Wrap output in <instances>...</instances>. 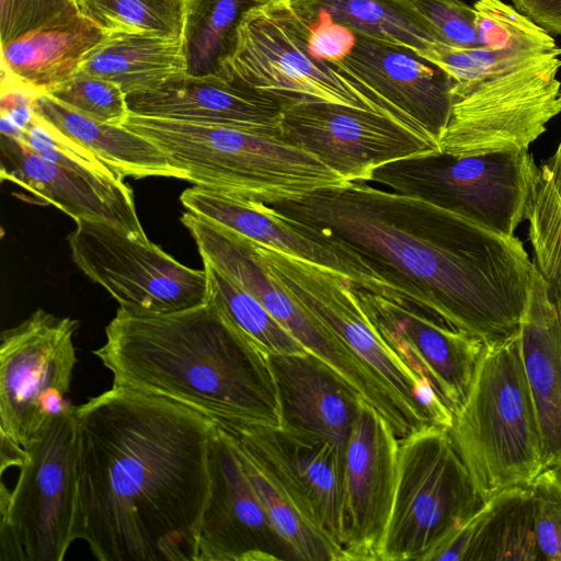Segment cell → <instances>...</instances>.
<instances>
[{"label":"cell","mask_w":561,"mask_h":561,"mask_svg":"<svg viewBox=\"0 0 561 561\" xmlns=\"http://www.w3.org/2000/svg\"><path fill=\"white\" fill-rule=\"evenodd\" d=\"M75 417L73 539L100 561H196L217 424L115 385Z\"/></svg>","instance_id":"cell-1"},{"label":"cell","mask_w":561,"mask_h":561,"mask_svg":"<svg viewBox=\"0 0 561 561\" xmlns=\"http://www.w3.org/2000/svg\"><path fill=\"white\" fill-rule=\"evenodd\" d=\"M270 206L350 244L403 297L485 344L518 333L536 266L515 236L363 181Z\"/></svg>","instance_id":"cell-2"},{"label":"cell","mask_w":561,"mask_h":561,"mask_svg":"<svg viewBox=\"0 0 561 561\" xmlns=\"http://www.w3.org/2000/svg\"><path fill=\"white\" fill-rule=\"evenodd\" d=\"M94 355L113 385L163 398L216 424L280 426L268 354L211 301L167 314L118 308Z\"/></svg>","instance_id":"cell-3"},{"label":"cell","mask_w":561,"mask_h":561,"mask_svg":"<svg viewBox=\"0 0 561 561\" xmlns=\"http://www.w3.org/2000/svg\"><path fill=\"white\" fill-rule=\"evenodd\" d=\"M428 62L453 81L440 153L460 158L527 150L561 113V48L510 53L440 45Z\"/></svg>","instance_id":"cell-4"},{"label":"cell","mask_w":561,"mask_h":561,"mask_svg":"<svg viewBox=\"0 0 561 561\" xmlns=\"http://www.w3.org/2000/svg\"><path fill=\"white\" fill-rule=\"evenodd\" d=\"M123 125L156 144L185 181L247 202L298 201L350 183L279 137L133 113Z\"/></svg>","instance_id":"cell-5"},{"label":"cell","mask_w":561,"mask_h":561,"mask_svg":"<svg viewBox=\"0 0 561 561\" xmlns=\"http://www.w3.org/2000/svg\"><path fill=\"white\" fill-rule=\"evenodd\" d=\"M449 432L484 502L506 489L529 485L542 470V438L519 332L485 344Z\"/></svg>","instance_id":"cell-6"},{"label":"cell","mask_w":561,"mask_h":561,"mask_svg":"<svg viewBox=\"0 0 561 561\" xmlns=\"http://www.w3.org/2000/svg\"><path fill=\"white\" fill-rule=\"evenodd\" d=\"M308 32V21L290 0L253 5L241 16L218 76L280 106L321 102L375 112L437 142L336 62L313 58L307 48Z\"/></svg>","instance_id":"cell-7"},{"label":"cell","mask_w":561,"mask_h":561,"mask_svg":"<svg viewBox=\"0 0 561 561\" xmlns=\"http://www.w3.org/2000/svg\"><path fill=\"white\" fill-rule=\"evenodd\" d=\"M484 504L449 427L399 438L393 506L378 561L422 560Z\"/></svg>","instance_id":"cell-8"},{"label":"cell","mask_w":561,"mask_h":561,"mask_svg":"<svg viewBox=\"0 0 561 561\" xmlns=\"http://www.w3.org/2000/svg\"><path fill=\"white\" fill-rule=\"evenodd\" d=\"M249 242L272 280L342 340L413 412L427 424L451 427L453 412L385 342L365 313L348 277L277 248Z\"/></svg>","instance_id":"cell-9"},{"label":"cell","mask_w":561,"mask_h":561,"mask_svg":"<svg viewBox=\"0 0 561 561\" xmlns=\"http://www.w3.org/2000/svg\"><path fill=\"white\" fill-rule=\"evenodd\" d=\"M538 173L528 149L460 158L439 153L382 165L370 182L421 197L497 233L514 236L526 219Z\"/></svg>","instance_id":"cell-10"},{"label":"cell","mask_w":561,"mask_h":561,"mask_svg":"<svg viewBox=\"0 0 561 561\" xmlns=\"http://www.w3.org/2000/svg\"><path fill=\"white\" fill-rule=\"evenodd\" d=\"M79 321L37 309L0 340L1 457L19 462L49 421L75 408L67 394L77 365Z\"/></svg>","instance_id":"cell-11"},{"label":"cell","mask_w":561,"mask_h":561,"mask_svg":"<svg viewBox=\"0 0 561 561\" xmlns=\"http://www.w3.org/2000/svg\"><path fill=\"white\" fill-rule=\"evenodd\" d=\"M75 410L49 421L24 450L14 486L1 488V561H61L75 541Z\"/></svg>","instance_id":"cell-12"},{"label":"cell","mask_w":561,"mask_h":561,"mask_svg":"<svg viewBox=\"0 0 561 561\" xmlns=\"http://www.w3.org/2000/svg\"><path fill=\"white\" fill-rule=\"evenodd\" d=\"M68 242L77 266L125 311L167 314L208 302L206 271L183 265L151 241L105 222L79 220Z\"/></svg>","instance_id":"cell-13"},{"label":"cell","mask_w":561,"mask_h":561,"mask_svg":"<svg viewBox=\"0 0 561 561\" xmlns=\"http://www.w3.org/2000/svg\"><path fill=\"white\" fill-rule=\"evenodd\" d=\"M279 138L347 182H370L382 165L440 153L437 142L385 115L321 102L282 106Z\"/></svg>","instance_id":"cell-14"},{"label":"cell","mask_w":561,"mask_h":561,"mask_svg":"<svg viewBox=\"0 0 561 561\" xmlns=\"http://www.w3.org/2000/svg\"><path fill=\"white\" fill-rule=\"evenodd\" d=\"M354 290L385 342L455 414L468 397L485 343L404 297L392 298L355 285Z\"/></svg>","instance_id":"cell-15"},{"label":"cell","mask_w":561,"mask_h":561,"mask_svg":"<svg viewBox=\"0 0 561 561\" xmlns=\"http://www.w3.org/2000/svg\"><path fill=\"white\" fill-rule=\"evenodd\" d=\"M209 474L196 561H295L244 470L233 434L218 424L209 444Z\"/></svg>","instance_id":"cell-16"},{"label":"cell","mask_w":561,"mask_h":561,"mask_svg":"<svg viewBox=\"0 0 561 561\" xmlns=\"http://www.w3.org/2000/svg\"><path fill=\"white\" fill-rule=\"evenodd\" d=\"M399 437L365 400L343 459L342 548L346 561H378L398 474Z\"/></svg>","instance_id":"cell-17"},{"label":"cell","mask_w":561,"mask_h":561,"mask_svg":"<svg viewBox=\"0 0 561 561\" xmlns=\"http://www.w3.org/2000/svg\"><path fill=\"white\" fill-rule=\"evenodd\" d=\"M180 201L197 217L251 241L330 267L348 277L358 288L385 296H402L376 265L350 244L317 227L291 219L270 205L199 186L183 191Z\"/></svg>","instance_id":"cell-18"},{"label":"cell","mask_w":561,"mask_h":561,"mask_svg":"<svg viewBox=\"0 0 561 561\" xmlns=\"http://www.w3.org/2000/svg\"><path fill=\"white\" fill-rule=\"evenodd\" d=\"M0 175L26 191L34 203L53 205L75 219L112 225L149 242L137 216L133 190L123 180L89 178L50 161L20 138L1 133Z\"/></svg>","instance_id":"cell-19"},{"label":"cell","mask_w":561,"mask_h":561,"mask_svg":"<svg viewBox=\"0 0 561 561\" xmlns=\"http://www.w3.org/2000/svg\"><path fill=\"white\" fill-rule=\"evenodd\" d=\"M355 34L351 54L336 64L438 142L451 112V79L412 50Z\"/></svg>","instance_id":"cell-20"},{"label":"cell","mask_w":561,"mask_h":561,"mask_svg":"<svg viewBox=\"0 0 561 561\" xmlns=\"http://www.w3.org/2000/svg\"><path fill=\"white\" fill-rule=\"evenodd\" d=\"M280 426L327 440L342 451L364 400L327 362L306 351L268 354Z\"/></svg>","instance_id":"cell-21"},{"label":"cell","mask_w":561,"mask_h":561,"mask_svg":"<svg viewBox=\"0 0 561 561\" xmlns=\"http://www.w3.org/2000/svg\"><path fill=\"white\" fill-rule=\"evenodd\" d=\"M130 113L239 128L279 137L282 106L219 76L182 75L147 91L127 94Z\"/></svg>","instance_id":"cell-22"},{"label":"cell","mask_w":561,"mask_h":561,"mask_svg":"<svg viewBox=\"0 0 561 561\" xmlns=\"http://www.w3.org/2000/svg\"><path fill=\"white\" fill-rule=\"evenodd\" d=\"M229 431L279 470L320 526L342 547L344 451L327 440L282 426L250 425Z\"/></svg>","instance_id":"cell-23"},{"label":"cell","mask_w":561,"mask_h":561,"mask_svg":"<svg viewBox=\"0 0 561 561\" xmlns=\"http://www.w3.org/2000/svg\"><path fill=\"white\" fill-rule=\"evenodd\" d=\"M519 342L542 438L543 467L561 466V311L537 268Z\"/></svg>","instance_id":"cell-24"},{"label":"cell","mask_w":561,"mask_h":561,"mask_svg":"<svg viewBox=\"0 0 561 561\" xmlns=\"http://www.w3.org/2000/svg\"><path fill=\"white\" fill-rule=\"evenodd\" d=\"M105 37L106 33L72 4L37 28L1 45L7 84L45 93L73 77Z\"/></svg>","instance_id":"cell-25"},{"label":"cell","mask_w":561,"mask_h":561,"mask_svg":"<svg viewBox=\"0 0 561 561\" xmlns=\"http://www.w3.org/2000/svg\"><path fill=\"white\" fill-rule=\"evenodd\" d=\"M32 108L36 117L91 151L123 179L167 176L184 180V174L156 144L124 125L91 118L47 93L36 94Z\"/></svg>","instance_id":"cell-26"},{"label":"cell","mask_w":561,"mask_h":561,"mask_svg":"<svg viewBox=\"0 0 561 561\" xmlns=\"http://www.w3.org/2000/svg\"><path fill=\"white\" fill-rule=\"evenodd\" d=\"M236 440L244 470L294 560L346 561L343 548L320 526L279 470L260 453Z\"/></svg>","instance_id":"cell-27"},{"label":"cell","mask_w":561,"mask_h":561,"mask_svg":"<svg viewBox=\"0 0 561 561\" xmlns=\"http://www.w3.org/2000/svg\"><path fill=\"white\" fill-rule=\"evenodd\" d=\"M80 71L117 83L127 94L152 90L186 75L183 39L140 34H106Z\"/></svg>","instance_id":"cell-28"},{"label":"cell","mask_w":561,"mask_h":561,"mask_svg":"<svg viewBox=\"0 0 561 561\" xmlns=\"http://www.w3.org/2000/svg\"><path fill=\"white\" fill-rule=\"evenodd\" d=\"M465 561H542L529 485L506 489L471 517Z\"/></svg>","instance_id":"cell-29"},{"label":"cell","mask_w":561,"mask_h":561,"mask_svg":"<svg viewBox=\"0 0 561 561\" xmlns=\"http://www.w3.org/2000/svg\"><path fill=\"white\" fill-rule=\"evenodd\" d=\"M301 15L327 11L357 34L412 50L425 59L437 44L394 0H290Z\"/></svg>","instance_id":"cell-30"},{"label":"cell","mask_w":561,"mask_h":561,"mask_svg":"<svg viewBox=\"0 0 561 561\" xmlns=\"http://www.w3.org/2000/svg\"><path fill=\"white\" fill-rule=\"evenodd\" d=\"M260 0H186L183 48L186 75L218 76L243 13Z\"/></svg>","instance_id":"cell-31"},{"label":"cell","mask_w":561,"mask_h":561,"mask_svg":"<svg viewBox=\"0 0 561 561\" xmlns=\"http://www.w3.org/2000/svg\"><path fill=\"white\" fill-rule=\"evenodd\" d=\"M209 301L267 354L302 353L305 346L251 294L207 261Z\"/></svg>","instance_id":"cell-32"},{"label":"cell","mask_w":561,"mask_h":561,"mask_svg":"<svg viewBox=\"0 0 561 561\" xmlns=\"http://www.w3.org/2000/svg\"><path fill=\"white\" fill-rule=\"evenodd\" d=\"M75 4L106 34L183 39L186 0H75Z\"/></svg>","instance_id":"cell-33"},{"label":"cell","mask_w":561,"mask_h":561,"mask_svg":"<svg viewBox=\"0 0 561 561\" xmlns=\"http://www.w3.org/2000/svg\"><path fill=\"white\" fill-rule=\"evenodd\" d=\"M526 219L535 253L536 268L549 284L552 294L561 291V197L546 164L530 196Z\"/></svg>","instance_id":"cell-34"},{"label":"cell","mask_w":561,"mask_h":561,"mask_svg":"<svg viewBox=\"0 0 561 561\" xmlns=\"http://www.w3.org/2000/svg\"><path fill=\"white\" fill-rule=\"evenodd\" d=\"M473 9L479 44L484 48L528 53L558 47L551 34L502 0H478Z\"/></svg>","instance_id":"cell-35"},{"label":"cell","mask_w":561,"mask_h":561,"mask_svg":"<svg viewBox=\"0 0 561 561\" xmlns=\"http://www.w3.org/2000/svg\"><path fill=\"white\" fill-rule=\"evenodd\" d=\"M439 45L479 47L476 10L460 0H394Z\"/></svg>","instance_id":"cell-36"},{"label":"cell","mask_w":561,"mask_h":561,"mask_svg":"<svg viewBox=\"0 0 561 561\" xmlns=\"http://www.w3.org/2000/svg\"><path fill=\"white\" fill-rule=\"evenodd\" d=\"M45 93L72 110L104 123L123 125L130 114L127 95L117 83L80 70Z\"/></svg>","instance_id":"cell-37"},{"label":"cell","mask_w":561,"mask_h":561,"mask_svg":"<svg viewBox=\"0 0 561 561\" xmlns=\"http://www.w3.org/2000/svg\"><path fill=\"white\" fill-rule=\"evenodd\" d=\"M46 159L92 179L123 180L95 154L34 115L28 126L16 137Z\"/></svg>","instance_id":"cell-38"},{"label":"cell","mask_w":561,"mask_h":561,"mask_svg":"<svg viewBox=\"0 0 561 561\" xmlns=\"http://www.w3.org/2000/svg\"><path fill=\"white\" fill-rule=\"evenodd\" d=\"M529 486L540 551L545 561H561V466L543 467Z\"/></svg>","instance_id":"cell-39"},{"label":"cell","mask_w":561,"mask_h":561,"mask_svg":"<svg viewBox=\"0 0 561 561\" xmlns=\"http://www.w3.org/2000/svg\"><path fill=\"white\" fill-rule=\"evenodd\" d=\"M75 0H0V38L7 44L48 22Z\"/></svg>","instance_id":"cell-40"},{"label":"cell","mask_w":561,"mask_h":561,"mask_svg":"<svg viewBox=\"0 0 561 561\" xmlns=\"http://www.w3.org/2000/svg\"><path fill=\"white\" fill-rule=\"evenodd\" d=\"M309 23L307 48L316 59L337 62L345 59L356 43V34L335 21L327 11L302 15Z\"/></svg>","instance_id":"cell-41"},{"label":"cell","mask_w":561,"mask_h":561,"mask_svg":"<svg viewBox=\"0 0 561 561\" xmlns=\"http://www.w3.org/2000/svg\"><path fill=\"white\" fill-rule=\"evenodd\" d=\"M513 7L545 28L561 36V0H511Z\"/></svg>","instance_id":"cell-42"},{"label":"cell","mask_w":561,"mask_h":561,"mask_svg":"<svg viewBox=\"0 0 561 561\" xmlns=\"http://www.w3.org/2000/svg\"><path fill=\"white\" fill-rule=\"evenodd\" d=\"M545 164L547 165L554 187L561 197V156L554 153Z\"/></svg>","instance_id":"cell-43"},{"label":"cell","mask_w":561,"mask_h":561,"mask_svg":"<svg viewBox=\"0 0 561 561\" xmlns=\"http://www.w3.org/2000/svg\"><path fill=\"white\" fill-rule=\"evenodd\" d=\"M553 297L559 306V309L561 311V291L553 294Z\"/></svg>","instance_id":"cell-44"},{"label":"cell","mask_w":561,"mask_h":561,"mask_svg":"<svg viewBox=\"0 0 561 561\" xmlns=\"http://www.w3.org/2000/svg\"><path fill=\"white\" fill-rule=\"evenodd\" d=\"M560 94H561V91H560ZM556 153L561 156V142L559 144V147H558Z\"/></svg>","instance_id":"cell-45"}]
</instances>
